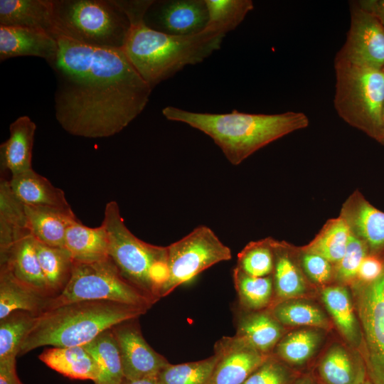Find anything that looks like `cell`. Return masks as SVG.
Here are the masks:
<instances>
[{"mask_svg": "<svg viewBox=\"0 0 384 384\" xmlns=\"http://www.w3.org/2000/svg\"><path fill=\"white\" fill-rule=\"evenodd\" d=\"M0 267L43 297L51 298L36 250V240L29 234L0 253Z\"/></svg>", "mask_w": 384, "mask_h": 384, "instance_id": "d6986e66", "label": "cell"}, {"mask_svg": "<svg viewBox=\"0 0 384 384\" xmlns=\"http://www.w3.org/2000/svg\"><path fill=\"white\" fill-rule=\"evenodd\" d=\"M111 301L149 309L156 302L132 285L109 257L82 263L75 262L70 279L57 296L48 299L43 311L79 301Z\"/></svg>", "mask_w": 384, "mask_h": 384, "instance_id": "ba28073f", "label": "cell"}, {"mask_svg": "<svg viewBox=\"0 0 384 384\" xmlns=\"http://www.w3.org/2000/svg\"><path fill=\"white\" fill-rule=\"evenodd\" d=\"M0 384H23L16 369V358L0 361Z\"/></svg>", "mask_w": 384, "mask_h": 384, "instance_id": "ee69618b", "label": "cell"}, {"mask_svg": "<svg viewBox=\"0 0 384 384\" xmlns=\"http://www.w3.org/2000/svg\"><path fill=\"white\" fill-rule=\"evenodd\" d=\"M47 300L17 279L6 268L0 267V319L19 310L38 316L43 312Z\"/></svg>", "mask_w": 384, "mask_h": 384, "instance_id": "f546056e", "label": "cell"}, {"mask_svg": "<svg viewBox=\"0 0 384 384\" xmlns=\"http://www.w3.org/2000/svg\"><path fill=\"white\" fill-rule=\"evenodd\" d=\"M301 251V264L305 275L315 284L327 286L334 277L333 264L319 255Z\"/></svg>", "mask_w": 384, "mask_h": 384, "instance_id": "b9f144b4", "label": "cell"}, {"mask_svg": "<svg viewBox=\"0 0 384 384\" xmlns=\"http://www.w3.org/2000/svg\"><path fill=\"white\" fill-rule=\"evenodd\" d=\"M146 309L103 300L74 302L48 309L38 316L19 354L52 346H84L121 322L138 319Z\"/></svg>", "mask_w": 384, "mask_h": 384, "instance_id": "277c9868", "label": "cell"}, {"mask_svg": "<svg viewBox=\"0 0 384 384\" xmlns=\"http://www.w3.org/2000/svg\"><path fill=\"white\" fill-rule=\"evenodd\" d=\"M130 26L122 50L142 78L153 89L186 66L203 62L219 50L227 33L208 23L201 32L175 36L149 27L144 15L153 0H116Z\"/></svg>", "mask_w": 384, "mask_h": 384, "instance_id": "7a4b0ae2", "label": "cell"}, {"mask_svg": "<svg viewBox=\"0 0 384 384\" xmlns=\"http://www.w3.org/2000/svg\"><path fill=\"white\" fill-rule=\"evenodd\" d=\"M96 361L100 374L95 384H120L124 380L122 363L114 334L110 329L83 346Z\"/></svg>", "mask_w": 384, "mask_h": 384, "instance_id": "1f68e13d", "label": "cell"}, {"mask_svg": "<svg viewBox=\"0 0 384 384\" xmlns=\"http://www.w3.org/2000/svg\"><path fill=\"white\" fill-rule=\"evenodd\" d=\"M334 107L350 125L383 140L384 71L335 58Z\"/></svg>", "mask_w": 384, "mask_h": 384, "instance_id": "52a82bcc", "label": "cell"}, {"mask_svg": "<svg viewBox=\"0 0 384 384\" xmlns=\"http://www.w3.org/2000/svg\"><path fill=\"white\" fill-rule=\"evenodd\" d=\"M273 250L274 298L271 306L282 300L309 298L311 286L294 260L292 248L285 242L274 240Z\"/></svg>", "mask_w": 384, "mask_h": 384, "instance_id": "44dd1931", "label": "cell"}, {"mask_svg": "<svg viewBox=\"0 0 384 384\" xmlns=\"http://www.w3.org/2000/svg\"><path fill=\"white\" fill-rule=\"evenodd\" d=\"M38 358L51 369L69 378L95 382L100 374L96 361L83 346L46 348Z\"/></svg>", "mask_w": 384, "mask_h": 384, "instance_id": "4316f807", "label": "cell"}, {"mask_svg": "<svg viewBox=\"0 0 384 384\" xmlns=\"http://www.w3.org/2000/svg\"><path fill=\"white\" fill-rule=\"evenodd\" d=\"M144 20L149 27L158 31L188 36L206 28L208 11L205 0L154 1Z\"/></svg>", "mask_w": 384, "mask_h": 384, "instance_id": "4fadbf2b", "label": "cell"}, {"mask_svg": "<svg viewBox=\"0 0 384 384\" xmlns=\"http://www.w3.org/2000/svg\"><path fill=\"white\" fill-rule=\"evenodd\" d=\"M324 331L317 328L302 327L285 334L276 345L272 354L289 366L300 370L299 368L309 363L321 346Z\"/></svg>", "mask_w": 384, "mask_h": 384, "instance_id": "83f0119b", "label": "cell"}, {"mask_svg": "<svg viewBox=\"0 0 384 384\" xmlns=\"http://www.w3.org/2000/svg\"><path fill=\"white\" fill-rule=\"evenodd\" d=\"M383 269L384 252L378 254L369 253L361 264L357 280L363 283L373 282L380 276Z\"/></svg>", "mask_w": 384, "mask_h": 384, "instance_id": "7bdbcfd3", "label": "cell"}, {"mask_svg": "<svg viewBox=\"0 0 384 384\" xmlns=\"http://www.w3.org/2000/svg\"><path fill=\"white\" fill-rule=\"evenodd\" d=\"M57 38L82 45L122 49L130 26L116 0H52Z\"/></svg>", "mask_w": 384, "mask_h": 384, "instance_id": "8992f818", "label": "cell"}, {"mask_svg": "<svg viewBox=\"0 0 384 384\" xmlns=\"http://www.w3.org/2000/svg\"><path fill=\"white\" fill-rule=\"evenodd\" d=\"M102 223L109 236V257L124 279L157 302L169 277L167 247L136 237L126 226L114 201L105 205Z\"/></svg>", "mask_w": 384, "mask_h": 384, "instance_id": "5b68a950", "label": "cell"}, {"mask_svg": "<svg viewBox=\"0 0 384 384\" xmlns=\"http://www.w3.org/2000/svg\"><path fill=\"white\" fill-rule=\"evenodd\" d=\"M208 11V23L227 33L235 29L247 14L254 9L251 0H205Z\"/></svg>", "mask_w": 384, "mask_h": 384, "instance_id": "f35d334b", "label": "cell"}, {"mask_svg": "<svg viewBox=\"0 0 384 384\" xmlns=\"http://www.w3.org/2000/svg\"><path fill=\"white\" fill-rule=\"evenodd\" d=\"M311 373L321 384H363L368 378L361 353L341 342L329 346Z\"/></svg>", "mask_w": 384, "mask_h": 384, "instance_id": "9a60e30c", "label": "cell"}, {"mask_svg": "<svg viewBox=\"0 0 384 384\" xmlns=\"http://www.w3.org/2000/svg\"><path fill=\"white\" fill-rule=\"evenodd\" d=\"M302 373L272 353L242 384H294Z\"/></svg>", "mask_w": 384, "mask_h": 384, "instance_id": "ab89813d", "label": "cell"}, {"mask_svg": "<svg viewBox=\"0 0 384 384\" xmlns=\"http://www.w3.org/2000/svg\"><path fill=\"white\" fill-rule=\"evenodd\" d=\"M36 318L30 312L19 310L0 319V361L16 358Z\"/></svg>", "mask_w": 384, "mask_h": 384, "instance_id": "d590c367", "label": "cell"}, {"mask_svg": "<svg viewBox=\"0 0 384 384\" xmlns=\"http://www.w3.org/2000/svg\"><path fill=\"white\" fill-rule=\"evenodd\" d=\"M36 250L51 298L68 283L74 261L65 247H52L36 240Z\"/></svg>", "mask_w": 384, "mask_h": 384, "instance_id": "d6a6232c", "label": "cell"}, {"mask_svg": "<svg viewBox=\"0 0 384 384\" xmlns=\"http://www.w3.org/2000/svg\"><path fill=\"white\" fill-rule=\"evenodd\" d=\"M58 50L57 38L34 29L0 26V60L20 56L43 58L50 64Z\"/></svg>", "mask_w": 384, "mask_h": 384, "instance_id": "e0dca14e", "label": "cell"}, {"mask_svg": "<svg viewBox=\"0 0 384 384\" xmlns=\"http://www.w3.org/2000/svg\"><path fill=\"white\" fill-rule=\"evenodd\" d=\"M383 140L382 144L384 145V104L383 107Z\"/></svg>", "mask_w": 384, "mask_h": 384, "instance_id": "c3c4849f", "label": "cell"}, {"mask_svg": "<svg viewBox=\"0 0 384 384\" xmlns=\"http://www.w3.org/2000/svg\"><path fill=\"white\" fill-rule=\"evenodd\" d=\"M28 228L36 240L43 244L65 247L68 226L78 219L73 210L25 206Z\"/></svg>", "mask_w": 384, "mask_h": 384, "instance_id": "603a6c76", "label": "cell"}, {"mask_svg": "<svg viewBox=\"0 0 384 384\" xmlns=\"http://www.w3.org/2000/svg\"><path fill=\"white\" fill-rule=\"evenodd\" d=\"M366 243L351 233L346 251L334 267V277L343 285H351L357 280L359 267L369 254Z\"/></svg>", "mask_w": 384, "mask_h": 384, "instance_id": "60d3db41", "label": "cell"}, {"mask_svg": "<svg viewBox=\"0 0 384 384\" xmlns=\"http://www.w3.org/2000/svg\"><path fill=\"white\" fill-rule=\"evenodd\" d=\"M321 298L344 343L360 352L362 334L351 289L343 284L327 285Z\"/></svg>", "mask_w": 384, "mask_h": 384, "instance_id": "ac0fdd59", "label": "cell"}, {"mask_svg": "<svg viewBox=\"0 0 384 384\" xmlns=\"http://www.w3.org/2000/svg\"><path fill=\"white\" fill-rule=\"evenodd\" d=\"M0 26L38 30L57 38L52 0H0Z\"/></svg>", "mask_w": 384, "mask_h": 384, "instance_id": "ffe728a7", "label": "cell"}, {"mask_svg": "<svg viewBox=\"0 0 384 384\" xmlns=\"http://www.w3.org/2000/svg\"><path fill=\"white\" fill-rule=\"evenodd\" d=\"M136 319L112 328L120 351L124 377L128 380L158 377L170 363L148 344Z\"/></svg>", "mask_w": 384, "mask_h": 384, "instance_id": "7c38bea8", "label": "cell"}, {"mask_svg": "<svg viewBox=\"0 0 384 384\" xmlns=\"http://www.w3.org/2000/svg\"><path fill=\"white\" fill-rule=\"evenodd\" d=\"M218 357L213 356L198 361L169 363L158 375L161 384H212Z\"/></svg>", "mask_w": 384, "mask_h": 384, "instance_id": "8d00e7d4", "label": "cell"}, {"mask_svg": "<svg viewBox=\"0 0 384 384\" xmlns=\"http://www.w3.org/2000/svg\"><path fill=\"white\" fill-rule=\"evenodd\" d=\"M284 329L268 308L242 314L237 321L235 335L261 353L272 354L285 334Z\"/></svg>", "mask_w": 384, "mask_h": 384, "instance_id": "d4e9b609", "label": "cell"}, {"mask_svg": "<svg viewBox=\"0 0 384 384\" xmlns=\"http://www.w3.org/2000/svg\"><path fill=\"white\" fill-rule=\"evenodd\" d=\"M214 353L218 360L212 384H242L271 355L261 353L236 335L218 340Z\"/></svg>", "mask_w": 384, "mask_h": 384, "instance_id": "5bb4252c", "label": "cell"}, {"mask_svg": "<svg viewBox=\"0 0 384 384\" xmlns=\"http://www.w3.org/2000/svg\"><path fill=\"white\" fill-rule=\"evenodd\" d=\"M351 231L367 245L370 253L384 252V212L356 191L344 203L341 215Z\"/></svg>", "mask_w": 384, "mask_h": 384, "instance_id": "2e32d148", "label": "cell"}, {"mask_svg": "<svg viewBox=\"0 0 384 384\" xmlns=\"http://www.w3.org/2000/svg\"><path fill=\"white\" fill-rule=\"evenodd\" d=\"M317 384H321V383H317Z\"/></svg>", "mask_w": 384, "mask_h": 384, "instance_id": "f907efd6", "label": "cell"}, {"mask_svg": "<svg viewBox=\"0 0 384 384\" xmlns=\"http://www.w3.org/2000/svg\"><path fill=\"white\" fill-rule=\"evenodd\" d=\"M9 183L14 195L25 206L72 209L63 191L33 169L12 176Z\"/></svg>", "mask_w": 384, "mask_h": 384, "instance_id": "cb8c5ba5", "label": "cell"}, {"mask_svg": "<svg viewBox=\"0 0 384 384\" xmlns=\"http://www.w3.org/2000/svg\"><path fill=\"white\" fill-rule=\"evenodd\" d=\"M358 6L375 18L384 28V0H359Z\"/></svg>", "mask_w": 384, "mask_h": 384, "instance_id": "f6af8a7d", "label": "cell"}, {"mask_svg": "<svg viewBox=\"0 0 384 384\" xmlns=\"http://www.w3.org/2000/svg\"><path fill=\"white\" fill-rule=\"evenodd\" d=\"M31 234L24 205L13 193L9 180L0 181V253Z\"/></svg>", "mask_w": 384, "mask_h": 384, "instance_id": "f1b7e54d", "label": "cell"}, {"mask_svg": "<svg viewBox=\"0 0 384 384\" xmlns=\"http://www.w3.org/2000/svg\"><path fill=\"white\" fill-rule=\"evenodd\" d=\"M169 120L182 122L210 137L225 158L237 166L253 153L278 139L308 127L303 112L250 114L194 112L173 106L162 110Z\"/></svg>", "mask_w": 384, "mask_h": 384, "instance_id": "3957f363", "label": "cell"}, {"mask_svg": "<svg viewBox=\"0 0 384 384\" xmlns=\"http://www.w3.org/2000/svg\"><path fill=\"white\" fill-rule=\"evenodd\" d=\"M120 384H161L158 377L144 378L136 380L124 378Z\"/></svg>", "mask_w": 384, "mask_h": 384, "instance_id": "bcb514c9", "label": "cell"}, {"mask_svg": "<svg viewBox=\"0 0 384 384\" xmlns=\"http://www.w3.org/2000/svg\"><path fill=\"white\" fill-rule=\"evenodd\" d=\"M167 251L169 277L161 289V297L213 265L232 258L230 248L206 225L195 228L167 246Z\"/></svg>", "mask_w": 384, "mask_h": 384, "instance_id": "9c48e42d", "label": "cell"}, {"mask_svg": "<svg viewBox=\"0 0 384 384\" xmlns=\"http://www.w3.org/2000/svg\"><path fill=\"white\" fill-rule=\"evenodd\" d=\"M363 384H373V383L368 378H367L366 381L363 383Z\"/></svg>", "mask_w": 384, "mask_h": 384, "instance_id": "681fc988", "label": "cell"}, {"mask_svg": "<svg viewBox=\"0 0 384 384\" xmlns=\"http://www.w3.org/2000/svg\"><path fill=\"white\" fill-rule=\"evenodd\" d=\"M350 10L346 40L335 58L384 71V28L356 1Z\"/></svg>", "mask_w": 384, "mask_h": 384, "instance_id": "8fae6325", "label": "cell"}, {"mask_svg": "<svg viewBox=\"0 0 384 384\" xmlns=\"http://www.w3.org/2000/svg\"><path fill=\"white\" fill-rule=\"evenodd\" d=\"M36 124L28 116L18 117L9 126V137L0 146L1 168L11 176L32 169Z\"/></svg>", "mask_w": 384, "mask_h": 384, "instance_id": "7402d4cb", "label": "cell"}, {"mask_svg": "<svg viewBox=\"0 0 384 384\" xmlns=\"http://www.w3.org/2000/svg\"><path fill=\"white\" fill-rule=\"evenodd\" d=\"M49 64L57 86L55 115L68 133L105 138L123 130L145 108L152 88L122 49L80 44L57 38Z\"/></svg>", "mask_w": 384, "mask_h": 384, "instance_id": "6da1fadb", "label": "cell"}, {"mask_svg": "<svg viewBox=\"0 0 384 384\" xmlns=\"http://www.w3.org/2000/svg\"><path fill=\"white\" fill-rule=\"evenodd\" d=\"M65 248L75 262L90 263L109 258L110 240L104 225L90 228L79 220L67 228Z\"/></svg>", "mask_w": 384, "mask_h": 384, "instance_id": "484cf974", "label": "cell"}, {"mask_svg": "<svg viewBox=\"0 0 384 384\" xmlns=\"http://www.w3.org/2000/svg\"><path fill=\"white\" fill-rule=\"evenodd\" d=\"M234 286L239 304L245 311H255L270 308L274 298L272 275L252 277L237 266L233 270Z\"/></svg>", "mask_w": 384, "mask_h": 384, "instance_id": "836d02e7", "label": "cell"}, {"mask_svg": "<svg viewBox=\"0 0 384 384\" xmlns=\"http://www.w3.org/2000/svg\"><path fill=\"white\" fill-rule=\"evenodd\" d=\"M294 384H317L311 372L303 373Z\"/></svg>", "mask_w": 384, "mask_h": 384, "instance_id": "7dc6e473", "label": "cell"}, {"mask_svg": "<svg viewBox=\"0 0 384 384\" xmlns=\"http://www.w3.org/2000/svg\"><path fill=\"white\" fill-rule=\"evenodd\" d=\"M273 242L267 238L249 242L238 253L236 266L252 277L271 275L274 264Z\"/></svg>", "mask_w": 384, "mask_h": 384, "instance_id": "74e56055", "label": "cell"}, {"mask_svg": "<svg viewBox=\"0 0 384 384\" xmlns=\"http://www.w3.org/2000/svg\"><path fill=\"white\" fill-rule=\"evenodd\" d=\"M358 318L368 378L373 384H384V269L373 282L358 280L350 285Z\"/></svg>", "mask_w": 384, "mask_h": 384, "instance_id": "30bf717a", "label": "cell"}, {"mask_svg": "<svg viewBox=\"0 0 384 384\" xmlns=\"http://www.w3.org/2000/svg\"><path fill=\"white\" fill-rule=\"evenodd\" d=\"M351 233L348 225L340 215L328 220L315 238L301 250L319 255L336 265L346 251Z\"/></svg>", "mask_w": 384, "mask_h": 384, "instance_id": "e575fe53", "label": "cell"}, {"mask_svg": "<svg viewBox=\"0 0 384 384\" xmlns=\"http://www.w3.org/2000/svg\"><path fill=\"white\" fill-rule=\"evenodd\" d=\"M269 309L284 327H312L328 331L333 326L322 308L309 298L282 300Z\"/></svg>", "mask_w": 384, "mask_h": 384, "instance_id": "4dcf8cb0", "label": "cell"}]
</instances>
